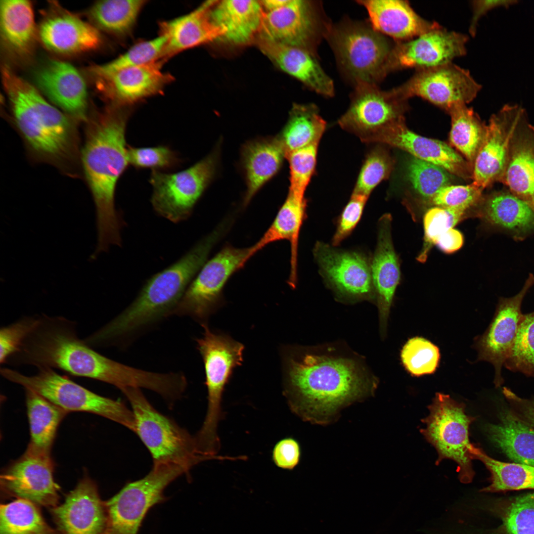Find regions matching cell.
<instances>
[{"label":"cell","instance_id":"1","mask_svg":"<svg viewBox=\"0 0 534 534\" xmlns=\"http://www.w3.org/2000/svg\"><path fill=\"white\" fill-rule=\"evenodd\" d=\"M284 394L304 421L328 425L353 403L373 395L377 383L352 359L312 353L285 359Z\"/></svg>","mask_w":534,"mask_h":534},{"label":"cell","instance_id":"2","mask_svg":"<svg viewBox=\"0 0 534 534\" xmlns=\"http://www.w3.org/2000/svg\"><path fill=\"white\" fill-rule=\"evenodd\" d=\"M130 107L111 105L91 120L82 160L96 210L97 253L122 245L125 222L117 211V181L128 166L125 133Z\"/></svg>","mask_w":534,"mask_h":534},{"label":"cell","instance_id":"3","mask_svg":"<svg viewBox=\"0 0 534 534\" xmlns=\"http://www.w3.org/2000/svg\"><path fill=\"white\" fill-rule=\"evenodd\" d=\"M8 361L61 370L100 381L122 390L138 386L140 369L110 359L79 338L75 324L62 317L43 316ZM7 361V362H8Z\"/></svg>","mask_w":534,"mask_h":534},{"label":"cell","instance_id":"4","mask_svg":"<svg viewBox=\"0 0 534 534\" xmlns=\"http://www.w3.org/2000/svg\"><path fill=\"white\" fill-rule=\"evenodd\" d=\"M221 233V229H216L148 278L134 301L101 328L102 338L117 344L172 314Z\"/></svg>","mask_w":534,"mask_h":534},{"label":"cell","instance_id":"5","mask_svg":"<svg viewBox=\"0 0 534 534\" xmlns=\"http://www.w3.org/2000/svg\"><path fill=\"white\" fill-rule=\"evenodd\" d=\"M1 73L15 123L31 149L51 162L72 159L76 139L71 120L8 67H3Z\"/></svg>","mask_w":534,"mask_h":534},{"label":"cell","instance_id":"6","mask_svg":"<svg viewBox=\"0 0 534 534\" xmlns=\"http://www.w3.org/2000/svg\"><path fill=\"white\" fill-rule=\"evenodd\" d=\"M326 39L343 77L354 87L376 85L388 75V60L395 44L369 21L344 19L332 24Z\"/></svg>","mask_w":534,"mask_h":534},{"label":"cell","instance_id":"7","mask_svg":"<svg viewBox=\"0 0 534 534\" xmlns=\"http://www.w3.org/2000/svg\"><path fill=\"white\" fill-rule=\"evenodd\" d=\"M129 401L135 432L152 456L153 463H174L191 469L213 458L198 451L194 436L157 411L137 388L121 391Z\"/></svg>","mask_w":534,"mask_h":534},{"label":"cell","instance_id":"8","mask_svg":"<svg viewBox=\"0 0 534 534\" xmlns=\"http://www.w3.org/2000/svg\"><path fill=\"white\" fill-rule=\"evenodd\" d=\"M37 374L26 376L9 368H1L7 380L35 392L67 412H86L116 422L135 432L132 410L118 400L96 394L48 367L38 368Z\"/></svg>","mask_w":534,"mask_h":534},{"label":"cell","instance_id":"9","mask_svg":"<svg viewBox=\"0 0 534 534\" xmlns=\"http://www.w3.org/2000/svg\"><path fill=\"white\" fill-rule=\"evenodd\" d=\"M203 336L196 339L204 362L208 408L205 418L195 435L202 447L212 449L220 445L218 427L222 418V394L233 370L242 363L244 346L228 336L213 332L207 324L202 325Z\"/></svg>","mask_w":534,"mask_h":534},{"label":"cell","instance_id":"10","mask_svg":"<svg viewBox=\"0 0 534 534\" xmlns=\"http://www.w3.org/2000/svg\"><path fill=\"white\" fill-rule=\"evenodd\" d=\"M429 415L422 420L425 428L420 430L427 441L436 449L438 465L444 459L453 460L457 464L460 480L470 482L475 473L473 469L469 440V427L476 417L465 413V404L449 395L437 393L428 406Z\"/></svg>","mask_w":534,"mask_h":534},{"label":"cell","instance_id":"11","mask_svg":"<svg viewBox=\"0 0 534 534\" xmlns=\"http://www.w3.org/2000/svg\"><path fill=\"white\" fill-rule=\"evenodd\" d=\"M188 468L174 463H153L144 477L130 482L105 501L108 518V534H137L148 510L166 500L165 488Z\"/></svg>","mask_w":534,"mask_h":534},{"label":"cell","instance_id":"12","mask_svg":"<svg viewBox=\"0 0 534 534\" xmlns=\"http://www.w3.org/2000/svg\"><path fill=\"white\" fill-rule=\"evenodd\" d=\"M407 100L394 89L384 90L378 85L360 84L354 87L347 111L338 120L344 130L367 143H380L389 129L404 118Z\"/></svg>","mask_w":534,"mask_h":534},{"label":"cell","instance_id":"13","mask_svg":"<svg viewBox=\"0 0 534 534\" xmlns=\"http://www.w3.org/2000/svg\"><path fill=\"white\" fill-rule=\"evenodd\" d=\"M218 154L213 152L192 166L173 174L153 170L151 203L160 216L174 223L186 220L212 181Z\"/></svg>","mask_w":534,"mask_h":534},{"label":"cell","instance_id":"14","mask_svg":"<svg viewBox=\"0 0 534 534\" xmlns=\"http://www.w3.org/2000/svg\"><path fill=\"white\" fill-rule=\"evenodd\" d=\"M253 256L251 246H225L203 265L172 314L188 316L202 325L206 324L221 304L222 290L228 280Z\"/></svg>","mask_w":534,"mask_h":534},{"label":"cell","instance_id":"15","mask_svg":"<svg viewBox=\"0 0 534 534\" xmlns=\"http://www.w3.org/2000/svg\"><path fill=\"white\" fill-rule=\"evenodd\" d=\"M331 24L320 1L288 0L281 7L264 12L260 38L299 47L316 56Z\"/></svg>","mask_w":534,"mask_h":534},{"label":"cell","instance_id":"16","mask_svg":"<svg viewBox=\"0 0 534 534\" xmlns=\"http://www.w3.org/2000/svg\"><path fill=\"white\" fill-rule=\"evenodd\" d=\"M312 255L324 283L340 297L359 300L375 296L371 256L367 253L359 249H339L317 241Z\"/></svg>","mask_w":534,"mask_h":534},{"label":"cell","instance_id":"17","mask_svg":"<svg viewBox=\"0 0 534 534\" xmlns=\"http://www.w3.org/2000/svg\"><path fill=\"white\" fill-rule=\"evenodd\" d=\"M482 88L468 70L451 62L416 70L406 82L393 89L405 99L419 97L447 112L472 101Z\"/></svg>","mask_w":534,"mask_h":534},{"label":"cell","instance_id":"18","mask_svg":"<svg viewBox=\"0 0 534 534\" xmlns=\"http://www.w3.org/2000/svg\"><path fill=\"white\" fill-rule=\"evenodd\" d=\"M53 471L50 454L27 448L1 474V490L5 495L52 508L59 500V487L54 480Z\"/></svg>","mask_w":534,"mask_h":534},{"label":"cell","instance_id":"19","mask_svg":"<svg viewBox=\"0 0 534 534\" xmlns=\"http://www.w3.org/2000/svg\"><path fill=\"white\" fill-rule=\"evenodd\" d=\"M467 35L441 26L412 39L395 42L387 64V74L408 68L429 69L449 63L467 52Z\"/></svg>","mask_w":534,"mask_h":534},{"label":"cell","instance_id":"20","mask_svg":"<svg viewBox=\"0 0 534 534\" xmlns=\"http://www.w3.org/2000/svg\"><path fill=\"white\" fill-rule=\"evenodd\" d=\"M524 116L525 111L521 107L507 104L491 117L473 165V184L483 190L493 182L501 181L513 139Z\"/></svg>","mask_w":534,"mask_h":534},{"label":"cell","instance_id":"21","mask_svg":"<svg viewBox=\"0 0 534 534\" xmlns=\"http://www.w3.org/2000/svg\"><path fill=\"white\" fill-rule=\"evenodd\" d=\"M534 284L530 274L521 291L514 296L501 298L493 319L486 331L475 340L478 360L491 363L494 368V383H502L501 368L511 353L523 314L521 307L529 289Z\"/></svg>","mask_w":534,"mask_h":534},{"label":"cell","instance_id":"22","mask_svg":"<svg viewBox=\"0 0 534 534\" xmlns=\"http://www.w3.org/2000/svg\"><path fill=\"white\" fill-rule=\"evenodd\" d=\"M50 510L60 534H108L105 502L96 483L87 476L79 481L62 504Z\"/></svg>","mask_w":534,"mask_h":534},{"label":"cell","instance_id":"23","mask_svg":"<svg viewBox=\"0 0 534 534\" xmlns=\"http://www.w3.org/2000/svg\"><path fill=\"white\" fill-rule=\"evenodd\" d=\"M90 72L103 97L111 105L122 107L159 93L173 79L157 61L111 72Z\"/></svg>","mask_w":534,"mask_h":534},{"label":"cell","instance_id":"24","mask_svg":"<svg viewBox=\"0 0 534 534\" xmlns=\"http://www.w3.org/2000/svg\"><path fill=\"white\" fill-rule=\"evenodd\" d=\"M392 222L390 214H384L379 218L377 222L376 245L371 256L372 283L381 328L384 333L401 278L400 260L393 242Z\"/></svg>","mask_w":534,"mask_h":534},{"label":"cell","instance_id":"25","mask_svg":"<svg viewBox=\"0 0 534 534\" xmlns=\"http://www.w3.org/2000/svg\"><path fill=\"white\" fill-rule=\"evenodd\" d=\"M35 79L39 88L56 105L75 119H87V86L73 66L62 61L50 60L36 71Z\"/></svg>","mask_w":534,"mask_h":534},{"label":"cell","instance_id":"26","mask_svg":"<svg viewBox=\"0 0 534 534\" xmlns=\"http://www.w3.org/2000/svg\"><path fill=\"white\" fill-rule=\"evenodd\" d=\"M405 151L415 158L441 167L453 176L472 178L470 164L450 145L418 134L407 127L405 119L394 124L382 143Z\"/></svg>","mask_w":534,"mask_h":534},{"label":"cell","instance_id":"27","mask_svg":"<svg viewBox=\"0 0 534 534\" xmlns=\"http://www.w3.org/2000/svg\"><path fill=\"white\" fill-rule=\"evenodd\" d=\"M38 34L44 46L59 54L90 51L101 43V35L95 26L62 9L47 15L42 21Z\"/></svg>","mask_w":534,"mask_h":534},{"label":"cell","instance_id":"28","mask_svg":"<svg viewBox=\"0 0 534 534\" xmlns=\"http://www.w3.org/2000/svg\"><path fill=\"white\" fill-rule=\"evenodd\" d=\"M356 2L366 10L372 27L395 42L412 39L441 26L423 18L407 0H358Z\"/></svg>","mask_w":534,"mask_h":534},{"label":"cell","instance_id":"29","mask_svg":"<svg viewBox=\"0 0 534 534\" xmlns=\"http://www.w3.org/2000/svg\"><path fill=\"white\" fill-rule=\"evenodd\" d=\"M258 43L266 56L312 91L327 97L334 95V82L320 65L317 56L299 47L260 38Z\"/></svg>","mask_w":534,"mask_h":534},{"label":"cell","instance_id":"30","mask_svg":"<svg viewBox=\"0 0 534 534\" xmlns=\"http://www.w3.org/2000/svg\"><path fill=\"white\" fill-rule=\"evenodd\" d=\"M217 1H206L185 15L164 23L162 33L167 38L162 57L222 38L224 31L212 21L210 12Z\"/></svg>","mask_w":534,"mask_h":534},{"label":"cell","instance_id":"31","mask_svg":"<svg viewBox=\"0 0 534 534\" xmlns=\"http://www.w3.org/2000/svg\"><path fill=\"white\" fill-rule=\"evenodd\" d=\"M477 217L494 228L510 233L518 239L534 231V210L510 192H499L484 197Z\"/></svg>","mask_w":534,"mask_h":534},{"label":"cell","instance_id":"32","mask_svg":"<svg viewBox=\"0 0 534 534\" xmlns=\"http://www.w3.org/2000/svg\"><path fill=\"white\" fill-rule=\"evenodd\" d=\"M247 189L243 199L246 206L257 192L280 169L286 152L277 137L247 142L241 151Z\"/></svg>","mask_w":534,"mask_h":534},{"label":"cell","instance_id":"33","mask_svg":"<svg viewBox=\"0 0 534 534\" xmlns=\"http://www.w3.org/2000/svg\"><path fill=\"white\" fill-rule=\"evenodd\" d=\"M260 1L224 0L212 7V21L225 32L222 38L235 44L251 42L260 32L264 14Z\"/></svg>","mask_w":534,"mask_h":534},{"label":"cell","instance_id":"34","mask_svg":"<svg viewBox=\"0 0 534 534\" xmlns=\"http://www.w3.org/2000/svg\"><path fill=\"white\" fill-rule=\"evenodd\" d=\"M0 22L1 37L7 49L18 56L30 54L38 34L31 2L1 0Z\"/></svg>","mask_w":534,"mask_h":534},{"label":"cell","instance_id":"35","mask_svg":"<svg viewBox=\"0 0 534 534\" xmlns=\"http://www.w3.org/2000/svg\"><path fill=\"white\" fill-rule=\"evenodd\" d=\"M499 419L486 427L490 439L512 460L534 467V429L510 409L502 411Z\"/></svg>","mask_w":534,"mask_h":534},{"label":"cell","instance_id":"36","mask_svg":"<svg viewBox=\"0 0 534 534\" xmlns=\"http://www.w3.org/2000/svg\"><path fill=\"white\" fill-rule=\"evenodd\" d=\"M512 142L509 159L501 181L511 193L534 210V135L518 134Z\"/></svg>","mask_w":534,"mask_h":534},{"label":"cell","instance_id":"37","mask_svg":"<svg viewBox=\"0 0 534 534\" xmlns=\"http://www.w3.org/2000/svg\"><path fill=\"white\" fill-rule=\"evenodd\" d=\"M25 391L31 437L27 448L50 454L58 427L68 412L35 392Z\"/></svg>","mask_w":534,"mask_h":534},{"label":"cell","instance_id":"38","mask_svg":"<svg viewBox=\"0 0 534 534\" xmlns=\"http://www.w3.org/2000/svg\"><path fill=\"white\" fill-rule=\"evenodd\" d=\"M326 128V122L313 103L295 104L288 120L277 137L287 155L296 150L318 144Z\"/></svg>","mask_w":534,"mask_h":534},{"label":"cell","instance_id":"39","mask_svg":"<svg viewBox=\"0 0 534 534\" xmlns=\"http://www.w3.org/2000/svg\"><path fill=\"white\" fill-rule=\"evenodd\" d=\"M447 112L451 118L449 145L465 157L473 169L475 159L485 137L487 126L466 104L457 105Z\"/></svg>","mask_w":534,"mask_h":534},{"label":"cell","instance_id":"40","mask_svg":"<svg viewBox=\"0 0 534 534\" xmlns=\"http://www.w3.org/2000/svg\"><path fill=\"white\" fill-rule=\"evenodd\" d=\"M471 454L478 459L490 474V484L483 489L486 492H499L534 489V467L518 463L497 460L473 444Z\"/></svg>","mask_w":534,"mask_h":534},{"label":"cell","instance_id":"41","mask_svg":"<svg viewBox=\"0 0 534 534\" xmlns=\"http://www.w3.org/2000/svg\"><path fill=\"white\" fill-rule=\"evenodd\" d=\"M145 2L142 0H101L91 6L89 15L100 29L123 36L134 28Z\"/></svg>","mask_w":534,"mask_h":534},{"label":"cell","instance_id":"42","mask_svg":"<svg viewBox=\"0 0 534 534\" xmlns=\"http://www.w3.org/2000/svg\"><path fill=\"white\" fill-rule=\"evenodd\" d=\"M0 534H60L43 518L38 505L17 499L1 504Z\"/></svg>","mask_w":534,"mask_h":534},{"label":"cell","instance_id":"43","mask_svg":"<svg viewBox=\"0 0 534 534\" xmlns=\"http://www.w3.org/2000/svg\"><path fill=\"white\" fill-rule=\"evenodd\" d=\"M406 173L414 191L428 205L441 189L452 184L454 178L444 168L413 157L407 162Z\"/></svg>","mask_w":534,"mask_h":534},{"label":"cell","instance_id":"44","mask_svg":"<svg viewBox=\"0 0 534 534\" xmlns=\"http://www.w3.org/2000/svg\"><path fill=\"white\" fill-rule=\"evenodd\" d=\"M384 145L377 143L367 152L352 193L369 197L381 182L389 177L394 161Z\"/></svg>","mask_w":534,"mask_h":534},{"label":"cell","instance_id":"45","mask_svg":"<svg viewBox=\"0 0 534 534\" xmlns=\"http://www.w3.org/2000/svg\"><path fill=\"white\" fill-rule=\"evenodd\" d=\"M400 356L405 369L414 377L434 373L439 367L441 358L439 348L436 345L418 336L407 341Z\"/></svg>","mask_w":534,"mask_h":534},{"label":"cell","instance_id":"46","mask_svg":"<svg viewBox=\"0 0 534 534\" xmlns=\"http://www.w3.org/2000/svg\"><path fill=\"white\" fill-rule=\"evenodd\" d=\"M167 38L162 33L158 37L137 43L118 57L106 63L96 65L91 70L111 72L156 62L162 57Z\"/></svg>","mask_w":534,"mask_h":534},{"label":"cell","instance_id":"47","mask_svg":"<svg viewBox=\"0 0 534 534\" xmlns=\"http://www.w3.org/2000/svg\"><path fill=\"white\" fill-rule=\"evenodd\" d=\"M483 189L473 183L467 185H452L441 189L433 197L430 205L440 207L462 213L467 218L476 217L484 197Z\"/></svg>","mask_w":534,"mask_h":534},{"label":"cell","instance_id":"48","mask_svg":"<svg viewBox=\"0 0 534 534\" xmlns=\"http://www.w3.org/2000/svg\"><path fill=\"white\" fill-rule=\"evenodd\" d=\"M504 365L534 376V312L523 314L511 353Z\"/></svg>","mask_w":534,"mask_h":534},{"label":"cell","instance_id":"49","mask_svg":"<svg viewBox=\"0 0 534 534\" xmlns=\"http://www.w3.org/2000/svg\"><path fill=\"white\" fill-rule=\"evenodd\" d=\"M466 218L462 213L440 207L434 206L428 209L423 217V247L417 260L423 263L425 262L431 249L435 245L438 238Z\"/></svg>","mask_w":534,"mask_h":534},{"label":"cell","instance_id":"50","mask_svg":"<svg viewBox=\"0 0 534 534\" xmlns=\"http://www.w3.org/2000/svg\"><path fill=\"white\" fill-rule=\"evenodd\" d=\"M318 144L293 151L286 156L290 173L289 192L305 196V192L314 174Z\"/></svg>","mask_w":534,"mask_h":534},{"label":"cell","instance_id":"51","mask_svg":"<svg viewBox=\"0 0 534 534\" xmlns=\"http://www.w3.org/2000/svg\"><path fill=\"white\" fill-rule=\"evenodd\" d=\"M127 154L129 163L137 169H169L180 163L178 154L167 146L139 148L128 146Z\"/></svg>","mask_w":534,"mask_h":534},{"label":"cell","instance_id":"52","mask_svg":"<svg viewBox=\"0 0 534 534\" xmlns=\"http://www.w3.org/2000/svg\"><path fill=\"white\" fill-rule=\"evenodd\" d=\"M504 525L506 534H534V492L512 502L506 511Z\"/></svg>","mask_w":534,"mask_h":534},{"label":"cell","instance_id":"53","mask_svg":"<svg viewBox=\"0 0 534 534\" xmlns=\"http://www.w3.org/2000/svg\"><path fill=\"white\" fill-rule=\"evenodd\" d=\"M368 198L352 193L335 221L336 229L331 240L332 246H338L352 233L360 221Z\"/></svg>","mask_w":534,"mask_h":534},{"label":"cell","instance_id":"54","mask_svg":"<svg viewBox=\"0 0 534 534\" xmlns=\"http://www.w3.org/2000/svg\"><path fill=\"white\" fill-rule=\"evenodd\" d=\"M39 317H26L1 328L0 361L3 364L17 352L24 339L38 323Z\"/></svg>","mask_w":534,"mask_h":534},{"label":"cell","instance_id":"55","mask_svg":"<svg viewBox=\"0 0 534 534\" xmlns=\"http://www.w3.org/2000/svg\"><path fill=\"white\" fill-rule=\"evenodd\" d=\"M272 456L273 462L278 467L292 470L300 461V446L298 442L293 438L283 439L274 445Z\"/></svg>","mask_w":534,"mask_h":534},{"label":"cell","instance_id":"56","mask_svg":"<svg viewBox=\"0 0 534 534\" xmlns=\"http://www.w3.org/2000/svg\"><path fill=\"white\" fill-rule=\"evenodd\" d=\"M503 393L510 405V409L521 420L534 429V398L525 399L504 388Z\"/></svg>","mask_w":534,"mask_h":534},{"label":"cell","instance_id":"57","mask_svg":"<svg viewBox=\"0 0 534 534\" xmlns=\"http://www.w3.org/2000/svg\"><path fill=\"white\" fill-rule=\"evenodd\" d=\"M518 2L517 0H479L472 1V16L469 27V32L472 37L477 33L478 22L481 18L488 11L496 7H508Z\"/></svg>","mask_w":534,"mask_h":534},{"label":"cell","instance_id":"58","mask_svg":"<svg viewBox=\"0 0 534 534\" xmlns=\"http://www.w3.org/2000/svg\"><path fill=\"white\" fill-rule=\"evenodd\" d=\"M464 242L462 233L452 228L442 234L436 242L438 248L446 254H452L460 249Z\"/></svg>","mask_w":534,"mask_h":534},{"label":"cell","instance_id":"59","mask_svg":"<svg viewBox=\"0 0 534 534\" xmlns=\"http://www.w3.org/2000/svg\"><path fill=\"white\" fill-rule=\"evenodd\" d=\"M266 12L273 11L284 5L288 0H265L260 1Z\"/></svg>","mask_w":534,"mask_h":534}]
</instances>
